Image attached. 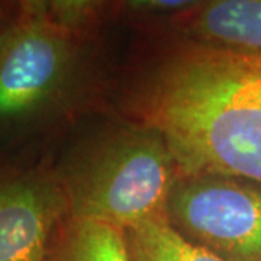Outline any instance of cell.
I'll use <instances>...</instances> for the list:
<instances>
[{"instance_id": "1", "label": "cell", "mask_w": 261, "mask_h": 261, "mask_svg": "<svg viewBox=\"0 0 261 261\" xmlns=\"http://www.w3.org/2000/svg\"><path fill=\"white\" fill-rule=\"evenodd\" d=\"M181 176L261 185V56L185 48L154 70L138 96Z\"/></svg>"}, {"instance_id": "2", "label": "cell", "mask_w": 261, "mask_h": 261, "mask_svg": "<svg viewBox=\"0 0 261 261\" xmlns=\"http://www.w3.org/2000/svg\"><path fill=\"white\" fill-rule=\"evenodd\" d=\"M181 176L159 130L142 123L118 130L73 168L63 186L71 219H92L128 229L167 214Z\"/></svg>"}, {"instance_id": "3", "label": "cell", "mask_w": 261, "mask_h": 261, "mask_svg": "<svg viewBox=\"0 0 261 261\" xmlns=\"http://www.w3.org/2000/svg\"><path fill=\"white\" fill-rule=\"evenodd\" d=\"M171 225L229 261H261V185L215 174L180 176L167 202Z\"/></svg>"}, {"instance_id": "4", "label": "cell", "mask_w": 261, "mask_h": 261, "mask_svg": "<svg viewBox=\"0 0 261 261\" xmlns=\"http://www.w3.org/2000/svg\"><path fill=\"white\" fill-rule=\"evenodd\" d=\"M70 28L45 13H29L0 34V123L35 116L61 94L73 74Z\"/></svg>"}, {"instance_id": "5", "label": "cell", "mask_w": 261, "mask_h": 261, "mask_svg": "<svg viewBox=\"0 0 261 261\" xmlns=\"http://www.w3.org/2000/svg\"><path fill=\"white\" fill-rule=\"evenodd\" d=\"M67 211L63 186L25 176L0 185V261H45L51 232Z\"/></svg>"}, {"instance_id": "6", "label": "cell", "mask_w": 261, "mask_h": 261, "mask_svg": "<svg viewBox=\"0 0 261 261\" xmlns=\"http://www.w3.org/2000/svg\"><path fill=\"white\" fill-rule=\"evenodd\" d=\"M193 12L187 32L195 45L261 56V0H215Z\"/></svg>"}, {"instance_id": "7", "label": "cell", "mask_w": 261, "mask_h": 261, "mask_svg": "<svg viewBox=\"0 0 261 261\" xmlns=\"http://www.w3.org/2000/svg\"><path fill=\"white\" fill-rule=\"evenodd\" d=\"M125 235L132 261H229L178 232L167 214L130 226Z\"/></svg>"}, {"instance_id": "8", "label": "cell", "mask_w": 261, "mask_h": 261, "mask_svg": "<svg viewBox=\"0 0 261 261\" xmlns=\"http://www.w3.org/2000/svg\"><path fill=\"white\" fill-rule=\"evenodd\" d=\"M60 261L132 260L123 229L92 219H71L61 244Z\"/></svg>"}, {"instance_id": "9", "label": "cell", "mask_w": 261, "mask_h": 261, "mask_svg": "<svg viewBox=\"0 0 261 261\" xmlns=\"http://www.w3.org/2000/svg\"><path fill=\"white\" fill-rule=\"evenodd\" d=\"M126 6L134 12H141L145 15H163V13H180L185 10H193L199 6L196 2H183V0H140L128 2Z\"/></svg>"}]
</instances>
